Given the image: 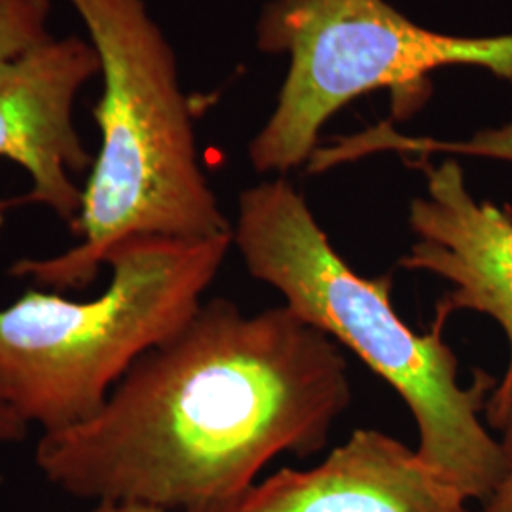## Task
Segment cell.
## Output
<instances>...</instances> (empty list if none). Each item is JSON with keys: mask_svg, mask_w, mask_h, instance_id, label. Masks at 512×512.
Here are the masks:
<instances>
[{"mask_svg": "<svg viewBox=\"0 0 512 512\" xmlns=\"http://www.w3.org/2000/svg\"><path fill=\"white\" fill-rule=\"evenodd\" d=\"M256 33L262 52L291 57L274 114L249 145L258 173L308 164L330 116L359 95L391 90L403 116L442 67H478L512 82V33H435L385 0H274Z\"/></svg>", "mask_w": 512, "mask_h": 512, "instance_id": "obj_5", "label": "cell"}, {"mask_svg": "<svg viewBox=\"0 0 512 512\" xmlns=\"http://www.w3.org/2000/svg\"><path fill=\"white\" fill-rule=\"evenodd\" d=\"M336 158L342 164L357 162L380 152H395L412 158V164L425 162L433 154H456L471 158H488L512 164V116L499 128L476 131L463 141H440L433 137H408L393 128L391 122H382L361 133L340 137L336 143Z\"/></svg>", "mask_w": 512, "mask_h": 512, "instance_id": "obj_9", "label": "cell"}, {"mask_svg": "<svg viewBox=\"0 0 512 512\" xmlns=\"http://www.w3.org/2000/svg\"><path fill=\"white\" fill-rule=\"evenodd\" d=\"M467 501L418 448L357 429L321 465L255 484L234 512H469Z\"/></svg>", "mask_w": 512, "mask_h": 512, "instance_id": "obj_8", "label": "cell"}, {"mask_svg": "<svg viewBox=\"0 0 512 512\" xmlns=\"http://www.w3.org/2000/svg\"><path fill=\"white\" fill-rule=\"evenodd\" d=\"M232 234L251 277L397 391L418 425L421 458L467 499L484 503L494 494L505 461L482 414L497 380L476 372L475 384L461 385L446 321L437 317L423 334L410 329L391 304L393 277L357 274L283 177L239 196Z\"/></svg>", "mask_w": 512, "mask_h": 512, "instance_id": "obj_2", "label": "cell"}, {"mask_svg": "<svg viewBox=\"0 0 512 512\" xmlns=\"http://www.w3.org/2000/svg\"><path fill=\"white\" fill-rule=\"evenodd\" d=\"M101 73L92 44L78 37L46 40L0 65V158L21 165L33 188L0 200V215L23 205H44L73 226L82 188L73 175L92 169L74 128V99Z\"/></svg>", "mask_w": 512, "mask_h": 512, "instance_id": "obj_7", "label": "cell"}, {"mask_svg": "<svg viewBox=\"0 0 512 512\" xmlns=\"http://www.w3.org/2000/svg\"><path fill=\"white\" fill-rule=\"evenodd\" d=\"M29 425L19 418L18 412L0 397V446L18 444L25 440Z\"/></svg>", "mask_w": 512, "mask_h": 512, "instance_id": "obj_12", "label": "cell"}, {"mask_svg": "<svg viewBox=\"0 0 512 512\" xmlns=\"http://www.w3.org/2000/svg\"><path fill=\"white\" fill-rule=\"evenodd\" d=\"M503 431V439L499 440L505 471L494 494L482 503V512H512V410L499 427Z\"/></svg>", "mask_w": 512, "mask_h": 512, "instance_id": "obj_11", "label": "cell"}, {"mask_svg": "<svg viewBox=\"0 0 512 512\" xmlns=\"http://www.w3.org/2000/svg\"><path fill=\"white\" fill-rule=\"evenodd\" d=\"M99 55L103 93L93 107L101 147L61 255L21 258L10 275L65 293L92 285L110 251L135 238L232 234L198 160L177 63L143 0H69Z\"/></svg>", "mask_w": 512, "mask_h": 512, "instance_id": "obj_3", "label": "cell"}, {"mask_svg": "<svg viewBox=\"0 0 512 512\" xmlns=\"http://www.w3.org/2000/svg\"><path fill=\"white\" fill-rule=\"evenodd\" d=\"M232 245L234 234L128 239L105 258L109 287L92 300L27 289L0 306V397L42 433L90 420L202 308Z\"/></svg>", "mask_w": 512, "mask_h": 512, "instance_id": "obj_4", "label": "cell"}, {"mask_svg": "<svg viewBox=\"0 0 512 512\" xmlns=\"http://www.w3.org/2000/svg\"><path fill=\"white\" fill-rule=\"evenodd\" d=\"M90 512H167L164 509L139 505V503H120V501H99Z\"/></svg>", "mask_w": 512, "mask_h": 512, "instance_id": "obj_13", "label": "cell"}, {"mask_svg": "<svg viewBox=\"0 0 512 512\" xmlns=\"http://www.w3.org/2000/svg\"><path fill=\"white\" fill-rule=\"evenodd\" d=\"M50 0H0V65L50 40Z\"/></svg>", "mask_w": 512, "mask_h": 512, "instance_id": "obj_10", "label": "cell"}, {"mask_svg": "<svg viewBox=\"0 0 512 512\" xmlns=\"http://www.w3.org/2000/svg\"><path fill=\"white\" fill-rule=\"evenodd\" d=\"M353 401L342 348L289 306L203 302L90 420L42 433L35 463L63 494L167 512H234L279 454L311 456Z\"/></svg>", "mask_w": 512, "mask_h": 512, "instance_id": "obj_1", "label": "cell"}, {"mask_svg": "<svg viewBox=\"0 0 512 512\" xmlns=\"http://www.w3.org/2000/svg\"><path fill=\"white\" fill-rule=\"evenodd\" d=\"M425 171V194L410 203L408 226L416 241L399 258V268L425 272L452 285L437 317L475 311L492 317L509 342V366L486 406L499 429L512 410V213L478 202L456 160L414 164Z\"/></svg>", "mask_w": 512, "mask_h": 512, "instance_id": "obj_6", "label": "cell"}]
</instances>
